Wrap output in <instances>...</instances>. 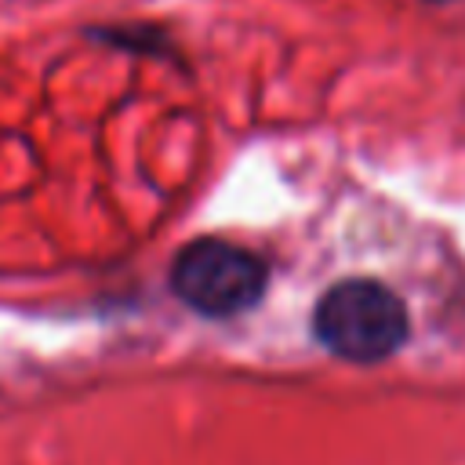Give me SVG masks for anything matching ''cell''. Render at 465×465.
<instances>
[{
  "label": "cell",
  "mask_w": 465,
  "mask_h": 465,
  "mask_svg": "<svg viewBox=\"0 0 465 465\" xmlns=\"http://www.w3.org/2000/svg\"><path fill=\"white\" fill-rule=\"evenodd\" d=\"M316 338L334 356L374 363L403 345L407 309L378 280H341L316 305Z\"/></svg>",
  "instance_id": "6da1fadb"
},
{
  "label": "cell",
  "mask_w": 465,
  "mask_h": 465,
  "mask_svg": "<svg viewBox=\"0 0 465 465\" xmlns=\"http://www.w3.org/2000/svg\"><path fill=\"white\" fill-rule=\"evenodd\" d=\"M174 294L203 316H236L265 291V265L225 240H196L178 251L171 269Z\"/></svg>",
  "instance_id": "7a4b0ae2"
}]
</instances>
